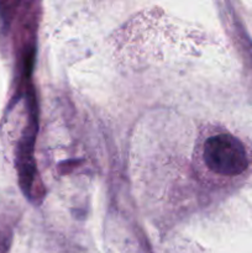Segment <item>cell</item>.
Masks as SVG:
<instances>
[{
	"label": "cell",
	"instance_id": "obj_1",
	"mask_svg": "<svg viewBox=\"0 0 252 253\" xmlns=\"http://www.w3.org/2000/svg\"><path fill=\"white\" fill-rule=\"evenodd\" d=\"M203 157L211 172L224 177H235L249 166L244 145L230 133L210 136L204 143Z\"/></svg>",
	"mask_w": 252,
	"mask_h": 253
}]
</instances>
